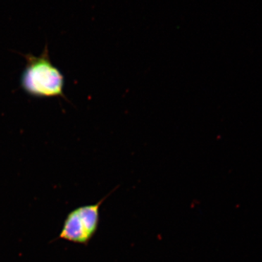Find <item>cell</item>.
<instances>
[{
  "label": "cell",
  "instance_id": "6da1fadb",
  "mask_svg": "<svg viewBox=\"0 0 262 262\" xmlns=\"http://www.w3.org/2000/svg\"><path fill=\"white\" fill-rule=\"evenodd\" d=\"M27 64L20 77V86L29 96L36 98H65L64 77L52 63L48 43L39 56L24 55Z\"/></svg>",
  "mask_w": 262,
  "mask_h": 262
},
{
  "label": "cell",
  "instance_id": "7a4b0ae2",
  "mask_svg": "<svg viewBox=\"0 0 262 262\" xmlns=\"http://www.w3.org/2000/svg\"><path fill=\"white\" fill-rule=\"evenodd\" d=\"M106 196L95 204L84 205L72 210L66 217L58 238L87 246L97 232L100 208Z\"/></svg>",
  "mask_w": 262,
  "mask_h": 262
}]
</instances>
